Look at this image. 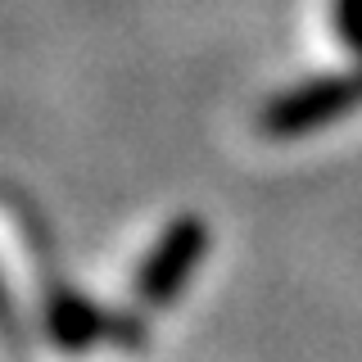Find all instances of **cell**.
Returning <instances> with one entry per match:
<instances>
[{"mask_svg":"<svg viewBox=\"0 0 362 362\" xmlns=\"http://www.w3.org/2000/svg\"><path fill=\"white\" fill-rule=\"evenodd\" d=\"M209 222L199 213H177L163 231L154 235V245L145 249V258L132 272V299L136 308L158 313L173 308V303L186 294V286L195 281V272L209 254Z\"/></svg>","mask_w":362,"mask_h":362,"instance_id":"2","label":"cell"},{"mask_svg":"<svg viewBox=\"0 0 362 362\" xmlns=\"http://www.w3.org/2000/svg\"><path fill=\"white\" fill-rule=\"evenodd\" d=\"M358 109H362V59L344 73H322L272 95L258 109V132L272 136V141H299V136H313L322 127L354 118Z\"/></svg>","mask_w":362,"mask_h":362,"instance_id":"1","label":"cell"},{"mask_svg":"<svg viewBox=\"0 0 362 362\" xmlns=\"http://www.w3.org/2000/svg\"><path fill=\"white\" fill-rule=\"evenodd\" d=\"M45 335L59 354H86L95 344L113 349H145L150 344V326L145 317L122 313V308H100L95 299L77 294L73 286H50L41 303Z\"/></svg>","mask_w":362,"mask_h":362,"instance_id":"3","label":"cell"},{"mask_svg":"<svg viewBox=\"0 0 362 362\" xmlns=\"http://www.w3.org/2000/svg\"><path fill=\"white\" fill-rule=\"evenodd\" d=\"M331 18H335V32L344 41V50L362 59V0H335Z\"/></svg>","mask_w":362,"mask_h":362,"instance_id":"4","label":"cell"}]
</instances>
